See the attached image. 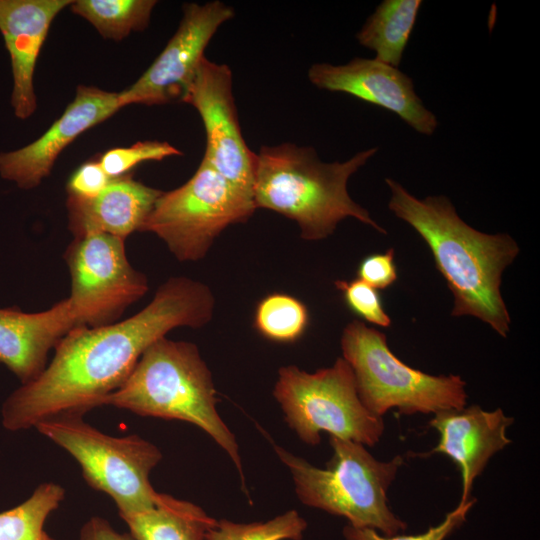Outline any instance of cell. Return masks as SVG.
I'll return each mask as SVG.
<instances>
[{
	"label": "cell",
	"instance_id": "obj_18",
	"mask_svg": "<svg viewBox=\"0 0 540 540\" xmlns=\"http://www.w3.org/2000/svg\"><path fill=\"white\" fill-rule=\"evenodd\" d=\"M161 193L124 175L112 179L92 198L68 195V229L74 238L105 233L126 239L134 231H140Z\"/></svg>",
	"mask_w": 540,
	"mask_h": 540
},
{
	"label": "cell",
	"instance_id": "obj_10",
	"mask_svg": "<svg viewBox=\"0 0 540 540\" xmlns=\"http://www.w3.org/2000/svg\"><path fill=\"white\" fill-rule=\"evenodd\" d=\"M64 260L71 276L77 326L110 325L149 289L147 277L129 262L125 239L105 233L74 238Z\"/></svg>",
	"mask_w": 540,
	"mask_h": 540
},
{
	"label": "cell",
	"instance_id": "obj_27",
	"mask_svg": "<svg viewBox=\"0 0 540 540\" xmlns=\"http://www.w3.org/2000/svg\"><path fill=\"white\" fill-rule=\"evenodd\" d=\"M473 504L474 500L465 503L460 502L439 525L430 527L422 534L381 536L373 529L355 528L347 525L343 529V535L346 540H444L465 521L466 515Z\"/></svg>",
	"mask_w": 540,
	"mask_h": 540
},
{
	"label": "cell",
	"instance_id": "obj_1",
	"mask_svg": "<svg viewBox=\"0 0 540 540\" xmlns=\"http://www.w3.org/2000/svg\"><path fill=\"white\" fill-rule=\"evenodd\" d=\"M214 308L206 284L177 276L161 284L151 302L125 320L74 327L57 343L44 370L5 400L3 426L21 431L52 418L83 417L103 406L151 344L174 328L205 326Z\"/></svg>",
	"mask_w": 540,
	"mask_h": 540
},
{
	"label": "cell",
	"instance_id": "obj_8",
	"mask_svg": "<svg viewBox=\"0 0 540 540\" xmlns=\"http://www.w3.org/2000/svg\"><path fill=\"white\" fill-rule=\"evenodd\" d=\"M273 396L288 426L308 445L320 443L321 433L327 432L372 446L384 432L383 418L359 399L353 370L343 357L314 373L295 365L281 367Z\"/></svg>",
	"mask_w": 540,
	"mask_h": 540
},
{
	"label": "cell",
	"instance_id": "obj_20",
	"mask_svg": "<svg viewBox=\"0 0 540 540\" xmlns=\"http://www.w3.org/2000/svg\"><path fill=\"white\" fill-rule=\"evenodd\" d=\"M421 0H384L356 34L375 59L398 68L416 23Z\"/></svg>",
	"mask_w": 540,
	"mask_h": 540
},
{
	"label": "cell",
	"instance_id": "obj_23",
	"mask_svg": "<svg viewBox=\"0 0 540 540\" xmlns=\"http://www.w3.org/2000/svg\"><path fill=\"white\" fill-rule=\"evenodd\" d=\"M309 323L303 302L286 293L275 292L259 301L254 313V327L266 339L292 343L305 333Z\"/></svg>",
	"mask_w": 540,
	"mask_h": 540
},
{
	"label": "cell",
	"instance_id": "obj_12",
	"mask_svg": "<svg viewBox=\"0 0 540 540\" xmlns=\"http://www.w3.org/2000/svg\"><path fill=\"white\" fill-rule=\"evenodd\" d=\"M233 16V8L219 0L185 4L178 29L165 48L134 84L119 92L122 108L182 100L210 40Z\"/></svg>",
	"mask_w": 540,
	"mask_h": 540
},
{
	"label": "cell",
	"instance_id": "obj_17",
	"mask_svg": "<svg viewBox=\"0 0 540 540\" xmlns=\"http://www.w3.org/2000/svg\"><path fill=\"white\" fill-rule=\"evenodd\" d=\"M76 326L68 298L35 313L0 308V363L21 384L28 383L44 370L50 350Z\"/></svg>",
	"mask_w": 540,
	"mask_h": 540
},
{
	"label": "cell",
	"instance_id": "obj_15",
	"mask_svg": "<svg viewBox=\"0 0 540 540\" xmlns=\"http://www.w3.org/2000/svg\"><path fill=\"white\" fill-rule=\"evenodd\" d=\"M72 0H0V32L8 50L13 77L11 106L19 119L37 108L33 76L54 18Z\"/></svg>",
	"mask_w": 540,
	"mask_h": 540
},
{
	"label": "cell",
	"instance_id": "obj_24",
	"mask_svg": "<svg viewBox=\"0 0 540 540\" xmlns=\"http://www.w3.org/2000/svg\"><path fill=\"white\" fill-rule=\"evenodd\" d=\"M306 529V520L296 510H290L267 521L217 520L205 540H301Z\"/></svg>",
	"mask_w": 540,
	"mask_h": 540
},
{
	"label": "cell",
	"instance_id": "obj_5",
	"mask_svg": "<svg viewBox=\"0 0 540 540\" xmlns=\"http://www.w3.org/2000/svg\"><path fill=\"white\" fill-rule=\"evenodd\" d=\"M333 454L325 469L317 468L281 446L273 444L288 467L299 500L310 507L343 516L355 528L396 535L406 524L388 507L387 490L402 464L396 456L388 462L375 459L363 444L330 436Z\"/></svg>",
	"mask_w": 540,
	"mask_h": 540
},
{
	"label": "cell",
	"instance_id": "obj_4",
	"mask_svg": "<svg viewBox=\"0 0 540 540\" xmlns=\"http://www.w3.org/2000/svg\"><path fill=\"white\" fill-rule=\"evenodd\" d=\"M104 405L196 425L228 454L245 486L239 446L217 411L212 374L196 344L158 339Z\"/></svg>",
	"mask_w": 540,
	"mask_h": 540
},
{
	"label": "cell",
	"instance_id": "obj_7",
	"mask_svg": "<svg viewBox=\"0 0 540 540\" xmlns=\"http://www.w3.org/2000/svg\"><path fill=\"white\" fill-rule=\"evenodd\" d=\"M35 429L78 462L88 485L109 495L121 518L155 505L159 493L149 476L162 453L153 443L105 434L79 416L52 418Z\"/></svg>",
	"mask_w": 540,
	"mask_h": 540
},
{
	"label": "cell",
	"instance_id": "obj_25",
	"mask_svg": "<svg viewBox=\"0 0 540 540\" xmlns=\"http://www.w3.org/2000/svg\"><path fill=\"white\" fill-rule=\"evenodd\" d=\"M182 155L176 147L165 141H139L130 147H117L105 152L99 163L111 178L126 175L132 168L144 161H160L171 156Z\"/></svg>",
	"mask_w": 540,
	"mask_h": 540
},
{
	"label": "cell",
	"instance_id": "obj_22",
	"mask_svg": "<svg viewBox=\"0 0 540 540\" xmlns=\"http://www.w3.org/2000/svg\"><path fill=\"white\" fill-rule=\"evenodd\" d=\"M154 0H76L73 13L86 19L106 39L121 40L145 29L156 5Z\"/></svg>",
	"mask_w": 540,
	"mask_h": 540
},
{
	"label": "cell",
	"instance_id": "obj_21",
	"mask_svg": "<svg viewBox=\"0 0 540 540\" xmlns=\"http://www.w3.org/2000/svg\"><path fill=\"white\" fill-rule=\"evenodd\" d=\"M64 498L61 485L40 484L21 504L0 512V540H54L45 530V523Z\"/></svg>",
	"mask_w": 540,
	"mask_h": 540
},
{
	"label": "cell",
	"instance_id": "obj_9",
	"mask_svg": "<svg viewBox=\"0 0 540 540\" xmlns=\"http://www.w3.org/2000/svg\"><path fill=\"white\" fill-rule=\"evenodd\" d=\"M253 196L230 183L204 159L180 187L163 192L140 231L157 235L180 262L203 259L228 226L246 222Z\"/></svg>",
	"mask_w": 540,
	"mask_h": 540
},
{
	"label": "cell",
	"instance_id": "obj_14",
	"mask_svg": "<svg viewBox=\"0 0 540 540\" xmlns=\"http://www.w3.org/2000/svg\"><path fill=\"white\" fill-rule=\"evenodd\" d=\"M121 108L119 92L79 85L64 113L39 138L22 148L0 153V176L20 189L37 187L66 146Z\"/></svg>",
	"mask_w": 540,
	"mask_h": 540
},
{
	"label": "cell",
	"instance_id": "obj_30",
	"mask_svg": "<svg viewBox=\"0 0 540 540\" xmlns=\"http://www.w3.org/2000/svg\"><path fill=\"white\" fill-rule=\"evenodd\" d=\"M79 540H135L130 533L116 531L106 519L93 516L80 530Z\"/></svg>",
	"mask_w": 540,
	"mask_h": 540
},
{
	"label": "cell",
	"instance_id": "obj_19",
	"mask_svg": "<svg viewBox=\"0 0 540 540\" xmlns=\"http://www.w3.org/2000/svg\"><path fill=\"white\" fill-rule=\"evenodd\" d=\"M122 520L135 540H205L217 521L200 506L161 493L152 508Z\"/></svg>",
	"mask_w": 540,
	"mask_h": 540
},
{
	"label": "cell",
	"instance_id": "obj_16",
	"mask_svg": "<svg viewBox=\"0 0 540 540\" xmlns=\"http://www.w3.org/2000/svg\"><path fill=\"white\" fill-rule=\"evenodd\" d=\"M513 423L501 409L485 411L479 406L449 409L434 413L429 425L439 435V443L428 454L442 453L458 466L462 478L461 503L469 501L474 480L489 459L510 439L506 429Z\"/></svg>",
	"mask_w": 540,
	"mask_h": 540
},
{
	"label": "cell",
	"instance_id": "obj_11",
	"mask_svg": "<svg viewBox=\"0 0 540 540\" xmlns=\"http://www.w3.org/2000/svg\"><path fill=\"white\" fill-rule=\"evenodd\" d=\"M231 69L204 57L181 101L199 113L206 134L204 159L253 196L256 153L247 146L233 96Z\"/></svg>",
	"mask_w": 540,
	"mask_h": 540
},
{
	"label": "cell",
	"instance_id": "obj_26",
	"mask_svg": "<svg viewBox=\"0 0 540 540\" xmlns=\"http://www.w3.org/2000/svg\"><path fill=\"white\" fill-rule=\"evenodd\" d=\"M335 287L342 293L345 304L355 315L373 325H391V319L385 312L377 289L358 278L351 281L337 280Z\"/></svg>",
	"mask_w": 540,
	"mask_h": 540
},
{
	"label": "cell",
	"instance_id": "obj_13",
	"mask_svg": "<svg viewBox=\"0 0 540 540\" xmlns=\"http://www.w3.org/2000/svg\"><path fill=\"white\" fill-rule=\"evenodd\" d=\"M308 78L319 89L346 93L391 111L420 134L430 136L438 126L434 113L417 95L412 78L375 58L357 57L344 65L315 63Z\"/></svg>",
	"mask_w": 540,
	"mask_h": 540
},
{
	"label": "cell",
	"instance_id": "obj_6",
	"mask_svg": "<svg viewBox=\"0 0 540 540\" xmlns=\"http://www.w3.org/2000/svg\"><path fill=\"white\" fill-rule=\"evenodd\" d=\"M343 358L351 366L359 399L372 414L437 413L466 405L465 382L458 375H430L397 358L386 335L353 320L341 336Z\"/></svg>",
	"mask_w": 540,
	"mask_h": 540
},
{
	"label": "cell",
	"instance_id": "obj_28",
	"mask_svg": "<svg viewBox=\"0 0 540 540\" xmlns=\"http://www.w3.org/2000/svg\"><path fill=\"white\" fill-rule=\"evenodd\" d=\"M357 277L375 289H386L397 279L394 249L366 256L358 265Z\"/></svg>",
	"mask_w": 540,
	"mask_h": 540
},
{
	"label": "cell",
	"instance_id": "obj_2",
	"mask_svg": "<svg viewBox=\"0 0 540 540\" xmlns=\"http://www.w3.org/2000/svg\"><path fill=\"white\" fill-rule=\"evenodd\" d=\"M389 209L430 248L436 268L454 296L452 316L470 315L506 337L511 323L501 296L502 273L519 253L508 234H485L465 223L443 196L419 199L391 178Z\"/></svg>",
	"mask_w": 540,
	"mask_h": 540
},
{
	"label": "cell",
	"instance_id": "obj_3",
	"mask_svg": "<svg viewBox=\"0 0 540 540\" xmlns=\"http://www.w3.org/2000/svg\"><path fill=\"white\" fill-rule=\"evenodd\" d=\"M378 151L362 150L344 162H323L315 149L282 143L262 146L256 153L253 199L256 208H265L295 221L302 239L327 238L347 217L385 229L369 212L350 197L349 178Z\"/></svg>",
	"mask_w": 540,
	"mask_h": 540
},
{
	"label": "cell",
	"instance_id": "obj_29",
	"mask_svg": "<svg viewBox=\"0 0 540 540\" xmlns=\"http://www.w3.org/2000/svg\"><path fill=\"white\" fill-rule=\"evenodd\" d=\"M99 161H88L79 166L69 177L67 193L80 198H92L99 194L112 180Z\"/></svg>",
	"mask_w": 540,
	"mask_h": 540
}]
</instances>
